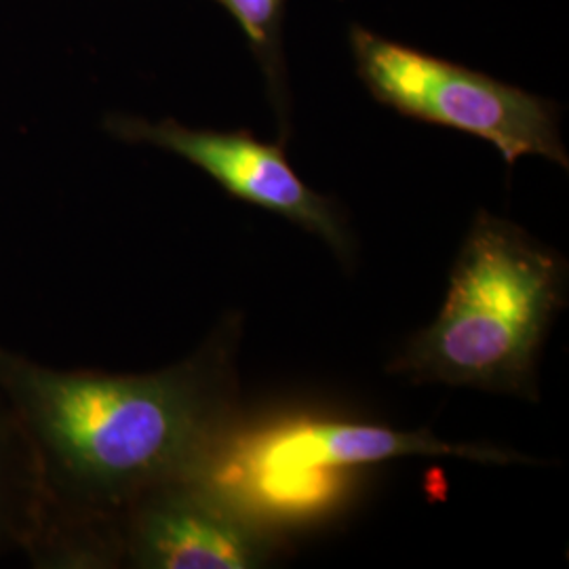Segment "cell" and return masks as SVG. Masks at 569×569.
Instances as JSON below:
<instances>
[{"label": "cell", "instance_id": "cell-1", "mask_svg": "<svg viewBox=\"0 0 569 569\" xmlns=\"http://www.w3.org/2000/svg\"><path fill=\"white\" fill-rule=\"evenodd\" d=\"M224 331L152 373L56 369L0 345V397L41 472L47 569L117 568L114 526L146 489L190 477L237 418Z\"/></svg>", "mask_w": 569, "mask_h": 569}, {"label": "cell", "instance_id": "cell-2", "mask_svg": "<svg viewBox=\"0 0 569 569\" xmlns=\"http://www.w3.org/2000/svg\"><path fill=\"white\" fill-rule=\"evenodd\" d=\"M568 266L519 226L481 211L451 270L432 326L388 371L416 385L472 387L538 399V359L566 305Z\"/></svg>", "mask_w": 569, "mask_h": 569}, {"label": "cell", "instance_id": "cell-3", "mask_svg": "<svg viewBox=\"0 0 569 569\" xmlns=\"http://www.w3.org/2000/svg\"><path fill=\"white\" fill-rule=\"evenodd\" d=\"M403 456H458L488 465L528 462L505 449L453 446L432 437L430 430L401 432L310 416L239 428L234 418L190 477L279 536L323 512L357 468Z\"/></svg>", "mask_w": 569, "mask_h": 569}, {"label": "cell", "instance_id": "cell-4", "mask_svg": "<svg viewBox=\"0 0 569 569\" xmlns=\"http://www.w3.org/2000/svg\"><path fill=\"white\" fill-rule=\"evenodd\" d=\"M350 47L371 96L399 114L486 140L509 167L536 154L568 169L559 110L549 100L467 66L388 41L361 26H352Z\"/></svg>", "mask_w": 569, "mask_h": 569}, {"label": "cell", "instance_id": "cell-5", "mask_svg": "<svg viewBox=\"0 0 569 569\" xmlns=\"http://www.w3.org/2000/svg\"><path fill=\"white\" fill-rule=\"evenodd\" d=\"M277 540L274 531L192 477L146 489L114 526L117 568H262Z\"/></svg>", "mask_w": 569, "mask_h": 569}, {"label": "cell", "instance_id": "cell-6", "mask_svg": "<svg viewBox=\"0 0 569 569\" xmlns=\"http://www.w3.org/2000/svg\"><path fill=\"white\" fill-rule=\"evenodd\" d=\"M106 127L124 142L150 143L182 157L213 178L228 194L279 213L319 234L340 256L348 253L350 243L338 207L300 180L279 143L260 142L247 131L190 129L173 119L152 122L112 117Z\"/></svg>", "mask_w": 569, "mask_h": 569}, {"label": "cell", "instance_id": "cell-7", "mask_svg": "<svg viewBox=\"0 0 569 569\" xmlns=\"http://www.w3.org/2000/svg\"><path fill=\"white\" fill-rule=\"evenodd\" d=\"M42 507L37 456L0 397V559L28 552L41 529Z\"/></svg>", "mask_w": 569, "mask_h": 569}, {"label": "cell", "instance_id": "cell-8", "mask_svg": "<svg viewBox=\"0 0 569 569\" xmlns=\"http://www.w3.org/2000/svg\"><path fill=\"white\" fill-rule=\"evenodd\" d=\"M241 26L272 79L279 72V30L284 0H218Z\"/></svg>", "mask_w": 569, "mask_h": 569}]
</instances>
